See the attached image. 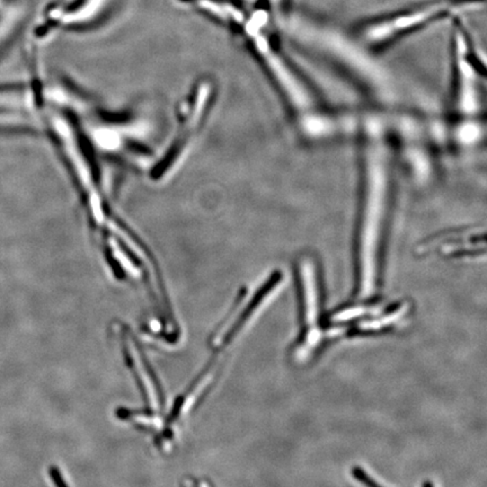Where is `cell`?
Listing matches in <instances>:
<instances>
[{
	"label": "cell",
	"mask_w": 487,
	"mask_h": 487,
	"mask_svg": "<svg viewBox=\"0 0 487 487\" xmlns=\"http://www.w3.org/2000/svg\"><path fill=\"white\" fill-rule=\"evenodd\" d=\"M448 10L449 6L446 3H432L414 12L405 13L402 15L373 24L364 31V38L370 42L388 41L403 33L410 32L415 30L417 27L426 25Z\"/></svg>",
	"instance_id": "3"
},
{
	"label": "cell",
	"mask_w": 487,
	"mask_h": 487,
	"mask_svg": "<svg viewBox=\"0 0 487 487\" xmlns=\"http://www.w3.org/2000/svg\"><path fill=\"white\" fill-rule=\"evenodd\" d=\"M466 45L460 36H458L457 58L459 76H460V100L463 107L470 111L475 104L476 71L472 62L467 58Z\"/></svg>",
	"instance_id": "5"
},
{
	"label": "cell",
	"mask_w": 487,
	"mask_h": 487,
	"mask_svg": "<svg viewBox=\"0 0 487 487\" xmlns=\"http://www.w3.org/2000/svg\"><path fill=\"white\" fill-rule=\"evenodd\" d=\"M270 1L274 3V5H279V3H282V0H270Z\"/></svg>",
	"instance_id": "9"
},
{
	"label": "cell",
	"mask_w": 487,
	"mask_h": 487,
	"mask_svg": "<svg viewBox=\"0 0 487 487\" xmlns=\"http://www.w3.org/2000/svg\"><path fill=\"white\" fill-rule=\"evenodd\" d=\"M352 475L357 481H360L366 487H384L378 484L373 477L368 475L367 472H364V468L360 467H354L352 470Z\"/></svg>",
	"instance_id": "6"
},
{
	"label": "cell",
	"mask_w": 487,
	"mask_h": 487,
	"mask_svg": "<svg viewBox=\"0 0 487 487\" xmlns=\"http://www.w3.org/2000/svg\"><path fill=\"white\" fill-rule=\"evenodd\" d=\"M290 31L300 41L317 47L326 54L333 57L343 65L351 68L364 80H370L376 87L387 86V76L380 66L351 38L326 27L301 20L291 22Z\"/></svg>",
	"instance_id": "2"
},
{
	"label": "cell",
	"mask_w": 487,
	"mask_h": 487,
	"mask_svg": "<svg viewBox=\"0 0 487 487\" xmlns=\"http://www.w3.org/2000/svg\"><path fill=\"white\" fill-rule=\"evenodd\" d=\"M423 487H435L433 486V484H432L431 481H426L424 484H423Z\"/></svg>",
	"instance_id": "8"
},
{
	"label": "cell",
	"mask_w": 487,
	"mask_h": 487,
	"mask_svg": "<svg viewBox=\"0 0 487 487\" xmlns=\"http://www.w3.org/2000/svg\"><path fill=\"white\" fill-rule=\"evenodd\" d=\"M256 45L259 47L260 52L264 56L265 62L272 71L274 78L279 82L281 89L290 98L291 103L300 109L308 107L311 104L308 91L304 89L299 80H297V77L285 63V60L269 47L264 38H260Z\"/></svg>",
	"instance_id": "4"
},
{
	"label": "cell",
	"mask_w": 487,
	"mask_h": 487,
	"mask_svg": "<svg viewBox=\"0 0 487 487\" xmlns=\"http://www.w3.org/2000/svg\"><path fill=\"white\" fill-rule=\"evenodd\" d=\"M27 131V128H15V126H0V133H22Z\"/></svg>",
	"instance_id": "7"
},
{
	"label": "cell",
	"mask_w": 487,
	"mask_h": 487,
	"mask_svg": "<svg viewBox=\"0 0 487 487\" xmlns=\"http://www.w3.org/2000/svg\"><path fill=\"white\" fill-rule=\"evenodd\" d=\"M368 157L367 193L359 241V294H368L376 281L377 253L387 195V173L382 148H373Z\"/></svg>",
	"instance_id": "1"
}]
</instances>
